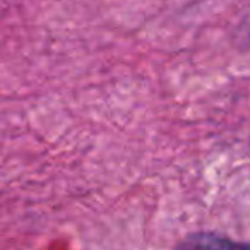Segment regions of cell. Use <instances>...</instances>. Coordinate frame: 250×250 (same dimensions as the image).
Segmentation results:
<instances>
[{
  "label": "cell",
  "mask_w": 250,
  "mask_h": 250,
  "mask_svg": "<svg viewBox=\"0 0 250 250\" xmlns=\"http://www.w3.org/2000/svg\"><path fill=\"white\" fill-rule=\"evenodd\" d=\"M242 35L245 36L247 43L250 45V12L247 14V18L243 19V24H242Z\"/></svg>",
  "instance_id": "obj_1"
}]
</instances>
